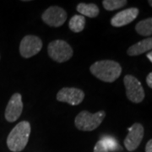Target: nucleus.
<instances>
[{
    "instance_id": "obj_12",
    "label": "nucleus",
    "mask_w": 152,
    "mask_h": 152,
    "mask_svg": "<svg viewBox=\"0 0 152 152\" xmlns=\"http://www.w3.org/2000/svg\"><path fill=\"white\" fill-rule=\"evenodd\" d=\"M152 50V37H148L142 40L137 43L132 45L128 49L127 53L129 56H138L146 53L147 51Z\"/></svg>"
},
{
    "instance_id": "obj_19",
    "label": "nucleus",
    "mask_w": 152,
    "mask_h": 152,
    "mask_svg": "<svg viewBox=\"0 0 152 152\" xmlns=\"http://www.w3.org/2000/svg\"><path fill=\"white\" fill-rule=\"evenodd\" d=\"M146 83L148 85V86L152 88V72L150 73L146 77Z\"/></svg>"
},
{
    "instance_id": "obj_3",
    "label": "nucleus",
    "mask_w": 152,
    "mask_h": 152,
    "mask_svg": "<svg viewBox=\"0 0 152 152\" xmlns=\"http://www.w3.org/2000/svg\"><path fill=\"white\" fill-rule=\"evenodd\" d=\"M106 117L104 111L91 113L88 111H82L76 116L75 119V127L81 131H93L101 125Z\"/></svg>"
},
{
    "instance_id": "obj_20",
    "label": "nucleus",
    "mask_w": 152,
    "mask_h": 152,
    "mask_svg": "<svg viewBox=\"0 0 152 152\" xmlns=\"http://www.w3.org/2000/svg\"><path fill=\"white\" fill-rule=\"evenodd\" d=\"M145 152H152V139L147 142L145 145Z\"/></svg>"
},
{
    "instance_id": "obj_21",
    "label": "nucleus",
    "mask_w": 152,
    "mask_h": 152,
    "mask_svg": "<svg viewBox=\"0 0 152 152\" xmlns=\"http://www.w3.org/2000/svg\"><path fill=\"white\" fill-rule=\"evenodd\" d=\"M146 57L148 58V59L150 60V61L152 63V51H151L150 53H147Z\"/></svg>"
},
{
    "instance_id": "obj_9",
    "label": "nucleus",
    "mask_w": 152,
    "mask_h": 152,
    "mask_svg": "<svg viewBox=\"0 0 152 152\" xmlns=\"http://www.w3.org/2000/svg\"><path fill=\"white\" fill-rule=\"evenodd\" d=\"M145 129L141 124L135 123L129 129V134L124 140V146L129 151H134L140 145L144 138Z\"/></svg>"
},
{
    "instance_id": "obj_13",
    "label": "nucleus",
    "mask_w": 152,
    "mask_h": 152,
    "mask_svg": "<svg viewBox=\"0 0 152 152\" xmlns=\"http://www.w3.org/2000/svg\"><path fill=\"white\" fill-rule=\"evenodd\" d=\"M77 11L82 16H87L90 18H95L99 15V8L95 4H84L80 3L77 5Z\"/></svg>"
},
{
    "instance_id": "obj_1",
    "label": "nucleus",
    "mask_w": 152,
    "mask_h": 152,
    "mask_svg": "<svg viewBox=\"0 0 152 152\" xmlns=\"http://www.w3.org/2000/svg\"><path fill=\"white\" fill-rule=\"evenodd\" d=\"M90 71L100 80L112 83L119 78L122 67L113 60H101L94 63L90 67Z\"/></svg>"
},
{
    "instance_id": "obj_15",
    "label": "nucleus",
    "mask_w": 152,
    "mask_h": 152,
    "mask_svg": "<svg viewBox=\"0 0 152 152\" xmlns=\"http://www.w3.org/2000/svg\"><path fill=\"white\" fill-rule=\"evenodd\" d=\"M86 26V18L80 15H74L69 23V27L73 32L79 33L82 31Z\"/></svg>"
},
{
    "instance_id": "obj_18",
    "label": "nucleus",
    "mask_w": 152,
    "mask_h": 152,
    "mask_svg": "<svg viewBox=\"0 0 152 152\" xmlns=\"http://www.w3.org/2000/svg\"><path fill=\"white\" fill-rule=\"evenodd\" d=\"M94 152H109L108 150L105 147L102 141L100 140L99 141L96 142V145L94 147Z\"/></svg>"
},
{
    "instance_id": "obj_17",
    "label": "nucleus",
    "mask_w": 152,
    "mask_h": 152,
    "mask_svg": "<svg viewBox=\"0 0 152 152\" xmlns=\"http://www.w3.org/2000/svg\"><path fill=\"white\" fill-rule=\"evenodd\" d=\"M105 147L108 150V151H116L119 148V144L112 136H104L101 140Z\"/></svg>"
},
{
    "instance_id": "obj_10",
    "label": "nucleus",
    "mask_w": 152,
    "mask_h": 152,
    "mask_svg": "<svg viewBox=\"0 0 152 152\" xmlns=\"http://www.w3.org/2000/svg\"><path fill=\"white\" fill-rule=\"evenodd\" d=\"M23 102L22 96L20 93H15L10 99L4 113L5 119L10 123L15 122L22 113Z\"/></svg>"
},
{
    "instance_id": "obj_16",
    "label": "nucleus",
    "mask_w": 152,
    "mask_h": 152,
    "mask_svg": "<svg viewBox=\"0 0 152 152\" xmlns=\"http://www.w3.org/2000/svg\"><path fill=\"white\" fill-rule=\"evenodd\" d=\"M127 3L128 2L126 0H104L102 1L104 9L108 11L119 10L126 5Z\"/></svg>"
},
{
    "instance_id": "obj_5",
    "label": "nucleus",
    "mask_w": 152,
    "mask_h": 152,
    "mask_svg": "<svg viewBox=\"0 0 152 152\" xmlns=\"http://www.w3.org/2000/svg\"><path fill=\"white\" fill-rule=\"evenodd\" d=\"M126 96L134 103H140L145 98V91L140 80L134 76L127 75L124 78Z\"/></svg>"
},
{
    "instance_id": "obj_6",
    "label": "nucleus",
    "mask_w": 152,
    "mask_h": 152,
    "mask_svg": "<svg viewBox=\"0 0 152 152\" xmlns=\"http://www.w3.org/2000/svg\"><path fill=\"white\" fill-rule=\"evenodd\" d=\"M42 48V42L41 38L37 36L28 35L20 42V53L23 58H29L40 53Z\"/></svg>"
},
{
    "instance_id": "obj_14",
    "label": "nucleus",
    "mask_w": 152,
    "mask_h": 152,
    "mask_svg": "<svg viewBox=\"0 0 152 152\" xmlns=\"http://www.w3.org/2000/svg\"><path fill=\"white\" fill-rule=\"evenodd\" d=\"M135 31L138 34L144 37H150L152 35V17L147 18L140 21L135 26Z\"/></svg>"
},
{
    "instance_id": "obj_4",
    "label": "nucleus",
    "mask_w": 152,
    "mask_h": 152,
    "mask_svg": "<svg viewBox=\"0 0 152 152\" xmlns=\"http://www.w3.org/2000/svg\"><path fill=\"white\" fill-rule=\"evenodd\" d=\"M49 57L57 63H64L73 56V49L67 42L64 40H55L48 46Z\"/></svg>"
},
{
    "instance_id": "obj_7",
    "label": "nucleus",
    "mask_w": 152,
    "mask_h": 152,
    "mask_svg": "<svg viewBox=\"0 0 152 152\" xmlns=\"http://www.w3.org/2000/svg\"><path fill=\"white\" fill-rule=\"evenodd\" d=\"M42 19L48 26L52 27H59L67 20L66 11L58 6H51L44 11Z\"/></svg>"
},
{
    "instance_id": "obj_11",
    "label": "nucleus",
    "mask_w": 152,
    "mask_h": 152,
    "mask_svg": "<svg viewBox=\"0 0 152 152\" xmlns=\"http://www.w3.org/2000/svg\"><path fill=\"white\" fill-rule=\"evenodd\" d=\"M139 15L137 8H129L118 12L111 20V25L114 27H122L134 21Z\"/></svg>"
},
{
    "instance_id": "obj_22",
    "label": "nucleus",
    "mask_w": 152,
    "mask_h": 152,
    "mask_svg": "<svg viewBox=\"0 0 152 152\" xmlns=\"http://www.w3.org/2000/svg\"><path fill=\"white\" fill-rule=\"evenodd\" d=\"M148 3H149V4L152 7V0H149V1H148Z\"/></svg>"
},
{
    "instance_id": "obj_8",
    "label": "nucleus",
    "mask_w": 152,
    "mask_h": 152,
    "mask_svg": "<svg viewBox=\"0 0 152 152\" xmlns=\"http://www.w3.org/2000/svg\"><path fill=\"white\" fill-rule=\"evenodd\" d=\"M85 93L80 89L74 87H64L57 94V100L61 102H66L71 106H77L83 102Z\"/></svg>"
},
{
    "instance_id": "obj_2",
    "label": "nucleus",
    "mask_w": 152,
    "mask_h": 152,
    "mask_svg": "<svg viewBox=\"0 0 152 152\" xmlns=\"http://www.w3.org/2000/svg\"><path fill=\"white\" fill-rule=\"evenodd\" d=\"M31 134V124L28 121H22L15 125L7 138V146L12 152L22 151L27 145Z\"/></svg>"
}]
</instances>
